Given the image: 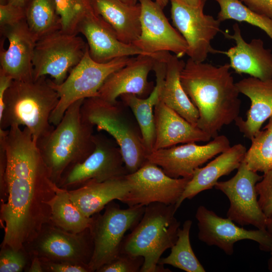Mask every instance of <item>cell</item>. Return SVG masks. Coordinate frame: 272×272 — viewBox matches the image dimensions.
Wrapping results in <instances>:
<instances>
[{"label": "cell", "mask_w": 272, "mask_h": 272, "mask_svg": "<svg viewBox=\"0 0 272 272\" xmlns=\"http://www.w3.org/2000/svg\"><path fill=\"white\" fill-rule=\"evenodd\" d=\"M7 153L5 182L8 197L1 204L0 223L4 230L1 246L24 249L43 226L50 222L47 202L57 185L29 129L13 126L0 129Z\"/></svg>", "instance_id": "1"}, {"label": "cell", "mask_w": 272, "mask_h": 272, "mask_svg": "<svg viewBox=\"0 0 272 272\" xmlns=\"http://www.w3.org/2000/svg\"><path fill=\"white\" fill-rule=\"evenodd\" d=\"M229 63L216 66L189 58L180 74L181 85L197 109V126L212 138L239 116L241 101Z\"/></svg>", "instance_id": "2"}, {"label": "cell", "mask_w": 272, "mask_h": 272, "mask_svg": "<svg viewBox=\"0 0 272 272\" xmlns=\"http://www.w3.org/2000/svg\"><path fill=\"white\" fill-rule=\"evenodd\" d=\"M58 102L59 96L46 76L29 80H13L5 95L0 128L24 126L36 144L54 128L50 117Z\"/></svg>", "instance_id": "3"}, {"label": "cell", "mask_w": 272, "mask_h": 272, "mask_svg": "<svg viewBox=\"0 0 272 272\" xmlns=\"http://www.w3.org/2000/svg\"><path fill=\"white\" fill-rule=\"evenodd\" d=\"M84 100L71 105L59 123L36 143L51 178L57 185L69 168L83 161L95 149L94 126L85 122L81 115Z\"/></svg>", "instance_id": "4"}, {"label": "cell", "mask_w": 272, "mask_h": 272, "mask_svg": "<svg viewBox=\"0 0 272 272\" xmlns=\"http://www.w3.org/2000/svg\"><path fill=\"white\" fill-rule=\"evenodd\" d=\"M175 205L153 202L130 233L124 237L120 252L144 258L140 272L170 271L159 265L162 254L171 248L177 239L180 222L175 217Z\"/></svg>", "instance_id": "5"}, {"label": "cell", "mask_w": 272, "mask_h": 272, "mask_svg": "<svg viewBox=\"0 0 272 272\" xmlns=\"http://www.w3.org/2000/svg\"><path fill=\"white\" fill-rule=\"evenodd\" d=\"M125 107L121 101L112 102L97 96L84 100L81 113L85 122L112 137L130 174L145 163L148 153L138 124L130 119Z\"/></svg>", "instance_id": "6"}, {"label": "cell", "mask_w": 272, "mask_h": 272, "mask_svg": "<svg viewBox=\"0 0 272 272\" xmlns=\"http://www.w3.org/2000/svg\"><path fill=\"white\" fill-rule=\"evenodd\" d=\"M132 59L123 57L107 62H98L91 58L88 47L81 60L62 83L56 84L49 79L50 85L59 96L58 103L50 115L51 124L56 126L69 107L76 101L98 96L107 78Z\"/></svg>", "instance_id": "7"}, {"label": "cell", "mask_w": 272, "mask_h": 272, "mask_svg": "<svg viewBox=\"0 0 272 272\" xmlns=\"http://www.w3.org/2000/svg\"><path fill=\"white\" fill-rule=\"evenodd\" d=\"M145 208L135 206L123 209L112 201L105 207L103 214L92 216L89 229L94 249L88 265L91 272L96 271L119 254L125 233L139 222Z\"/></svg>", "instance_id": "8"}, {"label": "cell", "mask_w": 272, "mask_h": 272, "mask_svg": "<svg viewBox=\"0 0 272 272\" xmlns=\"http://www.w3.org/2000/svg\"><path fill=\"white\" fill-rule=\"evenodd\" d=\"M78 36L59 30L37 41L34 49L33 78L50 76L56 84L62 83L81 60L88 48Z\"/></svg>", "instance_id": "9"}, {"label": "cell", "mask_w": 272, "mask_h": 272, "mask_svg": "<svg viewBox=\"0 0 272 272\" xmlns=\"http://www.w3.org/2000/svg\"><path fill=\"white\" fill-rule=\"evenodd\" d=\"M24 249L30 257L36 256L47 260L88 266L94 245L89 228L73 233L49 222L43 226L33 240L24 246Z\"/></svg>", "instance_id": "10"}, {"label": "cell", "mask_w": 272, "mask_h": 272, "mask_svg": "<svg viewBox=\"0 0 272 272\" xmlns=\"http://www.w3.org/2000/svg\"><path fill=\"white\" fill-rule=\"evenodd\" d=\"M93 140V152L64 172L58 187L73 190L91 181L102 182L128 174L118 146L100 134H94Z\"/></svg>", "instance_id": "11"}, {"label": "cell", "mask_w": 272, "mask_h": 272, "mask_svg": "<svg viewBox=\"0 0 272 272\" xmlns=\"http://www.w3.org/2000/svg\"><path fill=\"white\" fill-rule=\"evenodd\" d=\"M126 177L130 189L120 201L128 207L147 206L153 202L175 205L191 178L171 177L148 160Z\"/></svg>", "instance_id": "12"}, {"label": "cell", "mask_w": 272, "mask_h": 272, "mask_svg": "<svg viewBox=\"0 0 272 272\" xmlns=\"http://www.w3.org/2000/svg\"><path fill=\"white\" fill-rule=\"evenodd\" d=\"M262 177L243 161L233 177L217 181L215 188L224 193L230 201L227 218L242 226L252 225L266 229L268 218L259 207L256 190V184Z\"/></svg>", "instance_id": "13"}, {"label": "cell", "mask_w": 272, "mask_h": 272, "mask_svg": "<svg viewBox=\"0 0 272 272\" xmlns=\"http://www.w3.org/2000/svg\"><path fill=\"white\" fill-rule=\"evenodd\" d=\"M171 2V17L174 27L187 44L186 55L193 60L204 62L209 53H219L213 48L211 41L220 29L221 22L203 12L206 2L192 7Z\"/></svg>", "instance_id": "14"}, {"label": "cell", "mask_w": 272, "mask_h": 272, "mask_svg": "<svg viewBox=\"0 0 272 272\" xmlns=\"http://www.w3.org/2000/svg\"><path fill=\"white\" fill-rule=\"evenodd\" d=\"M138 2L141 9V32L132 44L154 56L165 51L171 52L179 58L186 55L187 43L177 29L170 24L163 8L152 0Z\"/></svg>", "instance_id": "15"}, {"label": "cell", "mask_w": 272, "mask_h": 272, "mask_svg": "<svg viewBox=\"0 0 272 272\" xmlns=\"http://www.w3.org/2000/svg\"><path fill=\"white\" fill-rule=\"evenodd\" d=\"M230 147L228 138L220 135L203 145L189 143L154 150L147 159L171 177L191 178L197 168Z\"/></svg>", "instance_id": "16"}, {"label": "cell", "mask_w": 272, "mask_h": 272, "mask_svg": "<svg viewBox=\"0 0 272 272\" xmlns=\"http://www.w3.org/2000/svg\"><path fill=\"white\" fill-rule=\"evenodd\" d=\"M195 218L198 239L208 245L218 247L227 255L233 253L236 242L245 239L257 242L262 250H270L271 238L267 229H245L235 224L228 218L218 216L203 206L198 207Z\"/></svg>", "instance_id": "17"}, {"label": "cell", "mask_w": 272, "mask_h": 272, "mask_svg": "<svg viewBox=\"0 0 272 272\" xmlns=\"http://www.w3.org/2000/svg\"><path fill=\"white\" fill-rule=\"evenodd\" d=\"M77 33L84 36L90 55L98 62H107L115 58L135 55H151L132 44L121 41L113 29L94 11L80 22Z\"/></svg>", "instance_id": "18"}, {"label": "cell", "mask_w": 272, "mask_h": 272, "mask_svg": "<svg viewBox=\"0 0 272 272\" xmlns=\"http://www.w3.org/2000/svg\"><path fill=\"white\" fill-rule=\"evenodd\" d=\"M158 57L138 55L121 69L111 74L100 89L98 97L114 102L123 94H131L145 98L154 89L153 82L148 81L150 72Z\"/></svg>", "instance_id": "19"}, {"label": "cell", "mask_w": 272, "mask_h": 272, "mask_svg": "<svg viewBox=\"0 0 272 272\" xmlns=\"http://www.w3.org/2000/svg\"><path fill=\"white\" fill-rule=\"evenodd\" d=\"M8 40L6 49H1V68L14 80L33 79V59L37 40L30 31L26 20L1 27Z\"/></svg>", "instance_id": "20"}, {"label": "cell", "mask_w": 272, "mask_h": 272, "mask_svg": "<svg viewBox=\"0 0 272 272\" xmlns=\"http://www.w3.org/2000/svg\"><path fill=\"white\" fill-rule=\"evenodd\" d=\"M230 34L223 32L226 38L233 39L235 45L227 51H221L229 59V64L239 75L248 74L262 81L272 79V52L264 46L263 41L254 38L248 43L243 38L238 23H235Z\"/></svg>", "instance_id": "21"}, {"label": "cell", "mask_w": 272, "mask_h": 272, "mask_svg": "<svg viewBox=\"0 0 272 272\" xmlns=\"http://www.w3.org/2000/svg\"><path fill=\"white\" fill-rule=\"evenodd\" d=\"M154 119L156 137L153 151L178 144L208 142L212 138L160 101L154 108Z\"/></svg>", "instance_id": "22"}, {"label": "cell", "mask_w": 272, "mask_h": 272, "mask_svg": "<svg viewBox=\"0 0 272 272\" xmlns=\"http://www.w3.org/2000/svg\"><path fill=\"white\" fill-rule=\"evenodd\" d=\"M236 85L239 93L249 98L251 105L246 119L239 116L235 123L244 136L251 140L272 116V79L262 81L250 77Z\"/></svg>", "instance_id": "23"}, {"label": "cell", "mask_w": 272, "mask_h": 272, "mask_svg": "<svg viewBox=\"0 0 272 272\" xmlns=\"http://www.w3.org/2000/svg\"><path fill=\"white\" fill-rule=\"evenodd\" d=\"M247 149L241 144L230 147L203 167L198 168L175 205L178 209L186 199H192L199 192L215 187L218 179L239 167Z\"/></svg>", "instance_id": "24"}, {"label": "cell", "mask_w": 272, "mask_h": 272, "mask_svg": "<svg viewBox=\"0 0 272 272\" xmlns=\"http://www.w3.org/2000/svg\"><path fill=\"white\" fill-rule=\"evenodd\" d=\"M166 60L164 58L156 59L153 70L155 74L156 85L147 97L142 98L131 94L120 96L121 101L131 110L135 118L148 155L153 151L155 142L154 108L159 101L161 88L165 77Z\"/></svg>", "instance_id": "25"}, {"label": "cell", "mask_w": 272, "mask_h": 272, "mask_svg": "<svg viewBox=\"0 0 272 272\" xmlns=\"http://www.w3.org/2000/svg\"><path fill=\"white\" fill-rule=\"evenodd\" d=\"M130 189L125 175L102 182L91 181L68 190L75 205L85 215L91 217L113 200L120 201Z\"/></svg>", "instance_id": "26"}, {"label": "cell", "mask_w": 272, "mask_h": 272, "mask_svg": "<svg viewBox=\"0 0 272 272\" xmlns=\"http://www.w3.org/2000/svg\"><path fill=\"white\" fill-rule=\"evenodd\" d=\"M94 12L114 30L118 39L133 44L140 36L141 6L127 4L120 0H90Z\"/></svg>", "instance_id": "27"}, {"label": "cell", "mask_w": 272, "mask_h": 272, "mask_svg": "<svg viewBox=\"0 0 272 272\" xmlns=\"http://www.w3.org/2000/svg\"><path fill=\"white\" fill-rule=\"evenodd\" d=\"M166 63V75L161 88L159 101L191 123L197 125L198 111L184 91L180 81V74L185 62L169 52Z\"/></svg>", "instance_id": "28"}, {"label": "cell", "mask_w": 272, "mask_h": 272, "mask_svg": "<svg viewBox=\"0 0 272 272\" xmlns=\"http://www.w3.org/2000/svg\"><path fill=\"white\" fill-rule=\"evenodd\" d=\"M47 203L50 207V222L56 227L73 233L90 228L92 217L85 215L71 198L69 191L57 185L54 196Z\"/></svg>", "instance_id": "29"}, {"label": "cell", "mask_w": 272, "mask_h": 272, "mask_svg": "<svg viewBox=\"0 0 272 272\" xmlns=\"http://www.w3.org/2000/svg\"><path fill=\"white\" fill-rule=\"evenodd\" d=\"M25 13L28 27L37 41L61 29V19L54 0H30Z\"/></svg>", "instance_id": "30"}, {"label": "cell", "mask_w": 272, "mask_h": 272, "mask_svg": "<svg viewBox=\"0 0 272 272\" xmlns=\"http://www.w3.org/2000/svg\"><path fill=\"white\" fill-rule=\"evenodd\" d=\"M192 222L186 220L179 228L177 239L171 248L170 254L161 258L159 265L168 264L186 272H205V269L195 256L191 247L189 233Z\"/></svg>", "instance_id": "31"}, {"label": "cell", "mask_w": 272, "mask_h": 272, "mask_svg": "<svg viewBox=\"0 0 272 272\" xmlns=\"http://www.w3.org/2000/svg\"><path fill=\"white\" fill-rule=\"evenodd\" d=\"M251 141L243 161L250 169L257 172L264 173L272 169V116Z\"/></svg>", "instance_id": "32"}, {"label": "cell", "mask_w": 272, "mask_h": 272, "mask_svg": "<svg viewBox=\"0 0 272 272\" xmlns=\"http://www.w3.org/2000/svg\"><path fill=\"white\" fill-rule=\"evenodd\" d=\"M219 5L217 19L246 22L263 30L272 41V19L249 9L239 0H214Z\"/></svg>", "instance_id": "33"}, {"label": "cell", "mask_w": 272, "mask_h": 272, "mask_svg": "<svg viewBox=\"0 0 272 272\" xmlns=\"http://www.w3.org/2000/svg\"><path fill=\"white\" fill-rule=\"evenodd\" d=\"M60 18L62 31L77 34V28L82 19L93 11L90 0H54Z\"/></svg>", "instance_id": "34"}, {"label": "cell", "mask_w": 272, "mask_h": 272, "mask_svg": "<svg viewBox=\"0 0 272 272\" xmlns=\"http://www.w3.org/2000/svg\"><path fill=\"white\" fill-rule=\"evenodd\" d=\"M0 272H21L26 269L31 257L25 249H15L10 246H1Z\"/></svg>", "instance_id": "35"}, {"label": "cell", "mask_w": 272, "mask_h": 272, "mask_svg": "<svg viewBox=\"0 0 272 272\" xmlns=\"http://www.w3.org/2000/svg\"><path fill=\"white\" fill-rule=\"evenodd\" d=\"M144 262L143 256L120 252L114 260L103 265L96 271L140 272Z\"/></svg>", "instance_id": "36"}, {"label": "cell", "mask_w": 272, "mask_h": 272, "mask_svg": "<svg viewBox=\"0 0 272 272\" xmlns=\"http://www.w3.org/2000/svg\"><path fill=\"white\" fill-rule=\"evenodd\" d=\"M259 207L269 218L272 216V169L264 173L261 179L256 184Z\"/></svg>", "instance_id": "37"}, {"label": "cell", "mask_w": 272, "mask_h": 272, "mask_svg": "<svg viewBox=\"0 0 272 272\" xmlns=\"http://www.w3.org/2000/svg\"><path fill=\"white\" fill-rule=\"evenodd\" d=\"M25 7L10 3L0 5L1 27L16 24L25 19Z\"/></svg>", "instance_id": "38"}, {"label": "cell", "mask_w": 272, "mask_h": 272, "mask_svg": "<svg viewBox=\"0 0 272 272\" xmlns=\"http://www.w3.org/2000/svg\"><path fill=\"white\" fill-rule=\"evenodd\" d=\"M44 271L91 272L86 265L67 262L53 261L40 258Z\"/></svg>", "instance_id": "39"}, {"label": "cell", "mask_w": 272, "mask_h": 272, "mask_svg": "<svg viewBox=\"0 0 272 272\" xmlns=\"http://www.w3.org/2000/svg\"><path fill=\"white\" fill-rule=\"evenodd\" d=\"M7 166V153L3 134L0 133V199L1 203L6 202L8 197L5 182Z\"/></svg>", "instance_id": "40"}, {"label": "cell", "mask_w": 272, "mask_h": 272, "mask_svg": "<svg viewBox=\"0 0 272 272\" xmlns=\"http://www.w3.org/2000/svg\"><path fill=\"white\" fill-rule=\"evenodd\" d=\"M253 11L272 19V0H239Z\"/></svg>", "instance_id": "41"}, {"label": "cell", "mask_w": 272, "mask_h": 272, "mask_svg": "<svg viewBox=\"0 0 272 272\" xmlns=\"http://www.w3.org/2000/svg\"><path fill=\"white\" fill-rule=\"evenodd\" d=\"M13 79L0 70V116L4 108V97L7 89L10 87Z\"/></svg>", "instance_id": "42"}, {"label": "cell", "mask_w": 272, "mask_h": 272, "mask_svg": "<svg viewBox=\"0 0 272 272\" xmlns=\"http://www.w3.org/2000/svg\"><path fill=\"white\" fill-rule=\"evenodd\" d=\"M29 272H44L40 258L36 256H31V262L27 269Z\"/></svg>", "instance_id": "43"}, {"label": "cell", "mask_w": 272, "mask_h": 272, "mask_svg": "<svg viewBox=\"0 0 272 272\" xmlns=\"http://www.w3.org/2000/svg\"><path fill=\"white\" fill-rule=\"evenodd\" d=\"M266 229L270 235L271 238V242L270 248V251L271 254V257L268 260V269L272 271V216L268 218V222L266 226Z\"/></svg>", "instance_id": "44"}, {"label": "cell", "mask_w": 272, "mask_h": 272, "mask_svg": "<svg viewBox=\"0 0 272 272\" xmlns=\"http://www.w3.org/2000/svg\"><path fill=\"white\" fill-rule=\"evenodd\" d=\"M173 1L178 3L192 7H197L200 5L203 2L207 0H169Z\"/></svg>", "instance_id": "45"}, {"label": "cell", "mask_w": 272, "mask_h": 272, "mask_svg": "<svg viewBox=\"0 0 272 272\" xmlns=\"http://www.w3.org/2000/svg\"><path fill=\"white\" fill-rule=\"evenodd\" d=\"M30 0H7L8 3H10L18 6L26 7Z\"/></svg>", "instance_id": "46"}, {"label": "cell", "mask_w": 272, "mask_h": 272, "mask_svg": "<svg viewBox=\"0 0 272 272\" xmlns=\"http://www.w3.org/2000/svg\"><path fill=\"white\" fill-rule=\"evenodd\" d=\"M168 1L169 0H155V2H157L163 9L166 6Z\"/></svg>", "instance_id": "47"}, {"label": "cell", "mask_w": 272, "mask_h": 272, "mask_svg": "<svg viewBox=\"0 0 272 272\" xmlns=\"http://www.w3.org/2000/svg\"><path fill=\"white\" fill-rule=\"evenodd\" d=\"M120 1L130 5H135L137 4L138 2V0H120Z\"/></svg>", "instance_id": "48"}, {"label": "cell", "mask_w": 272, "mask_h": 272, "mask_svg": "<svg viewBox=\"0 0 272 272\" xmlns=\"http://www.w3.org/2000/svg\"><path fill=\"white\" fill-rule=\"evenodd\" d=\"M8 3L7 0H0V5H5Z\"/></svg>", "instance_id": "49"}]
</instances>
